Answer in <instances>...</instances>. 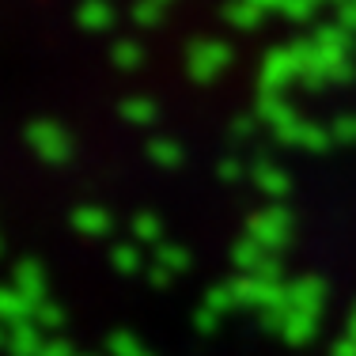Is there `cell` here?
<instances>
[{
  "label": "cell",
  "instance_id": "cell-1",
  "mask_svg": "<svg viewBox=\"0 0 356 356\" xmlns=\"http://www.w3.org/2000/svg\"><path fill=\"white\" fill-rule=\"evenodd\" d=\"M23 315H27V296L12 292V288H0V322H12V326H19Z\"/></svg>",
  "mask_w": 356,
  "mask_h": 356
},
{
  "label": "cell",
  "instance_id": "cell-5",
  "mask_svg": "<svg viewBox=\"0 0 356 356\" xmlns=\"http://www.w3.org/2000/svg\"><path fill=\"white\" fill-rule=\"evenodd\" d=\"M42 356H65V349H57V345H54V349H46Z\"/></svg>",
  "mask_w": 356,
  "mask_h": 356
},
{
  "label": "cell",
  "instance_id": "cell-4",
  "mask_svg": "<svg viewBox=\"0 0 356 356\" xmlns=\"http://www.w3.org/2000/svg\"><path fill=\"white\" fill-rule=\"evenodd\" d=\"M15 288H23V292H38V269H35V261H23V266L15 269Z\"/></svg>",
  "mask_w": 356,
  "mask_h": 356
},
{
  "label": "cell",
  "instance_id": "cell-2",
  "mask_svg": "<svg viewBox=\"0 0 356 356\" xmlns=\"http://www.w3.org/2000/svg\"><path fill=\"white\" fill-rule=\"evenodd\" d=\"M8 349H12V356H35V349H38V337H35V330H31L27 322H19V326H12V337H8Z\"/></svg>",
  "mask_w": 356,
  "mask_h": 356
},
{
  "label": "cell",
  "instance_id": "cell-3",
  "mask_svg": "<svg viewBox=\"0 0 356 356\" xmlns=\"http://www.w3.org/2000/svg\"><path fill=\"white\" fill-rule=\"evenodd\" d=\"M31 144H35V148L42 152V156H49V159H57L61 156V144H57V133L49 129V125H31Z\"/></svg>",
  "mask_w": 356,
  "mask_h": 356
}]
</instances>
